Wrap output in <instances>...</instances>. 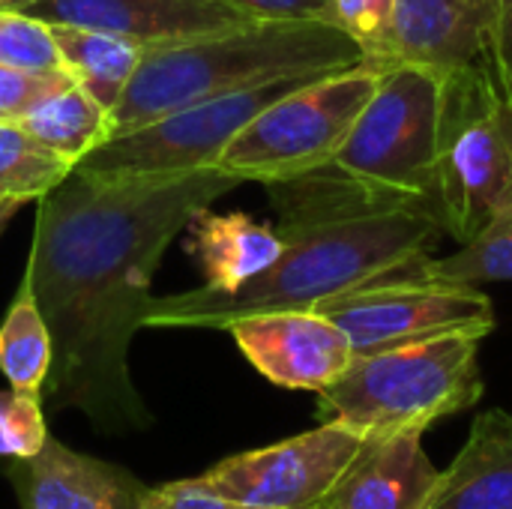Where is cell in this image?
<instances>
[{"label": "cell", "instance_id": "26", "mask_svg": "<svg viewBox=\"0 0 512 509\" xmlns=\"http://www.w3.org/2000/svg\"><path fill=\"white\" fill-rule=\"evenodd\" d=\"M72 81L75 78L66 69L0 66V120H24L36 105Z\"/></svg>", "mask_w": 512, "mask_h": 509}, {"label": "cell", "instance_id": "32", "mask_svg": "<svg viewBox=\"0 0 512 509\" xmlns=\"http://www.w3.org/2000/svg\"><path fill=\"white\" fill-rule=\"evenodd\" d=\"M6 201H9V198H0V207H3V204H6Z\"/></svg>", "mask_w": 512, "mask_h": 509}, {"label": "cell", "instance_id": "31", "mask_svg": "<svg viewBox=\"0 0 512 509\" xmlns=\"http://www.w3.org/2000/svg\"><path fill=\"white\" fill-rule=\"evenodd\" d=\"M27 3H33V0H0V9H24Z\"/></svg>", "mask_w": 512, "mask_h": 509}, {"label": "cell", "instance_id": "21", "mask_svg": "<svg viewBox=\"0 0 512 509\" xmlns=\"http://www.w3.org/2000/svg\"><path fill=\"white\" fill-rule=\"evenodd\" d=\"M75 162L42 144L24 123L0 120V198L39 201L57 189Z\"/></svg>", "mask_w": 512, "mask_h": 509}, {"label": "cell", "instance_id": "8", "mask_svg": "<svg viewBox=\"0 0 512 509\" xmlns=\"http://www.w3.org/2000/svg\"><path fill=\"white\" fill-rule=\"evenodd\" d=\"M303 81L309 78H279L192 102L138 129L108 138L102 147L75 162V171L93 180H120L216 168L237 132L249 126L270 102L282 99Z\"/></svg>", "mask_w": 512, "mask_h": 509}, {"label": "cell", "instance_id": "6", "mask_svg": "<svg viewBox=\"0 0 512 509\" xmlns=\"http://www.w3.org/2000/svg\"><path fill=\"white\" fill-rule=\"evenodd\" d=\"M432 210L459 246L512 210V105L489 60L444 78Z\"/></svg>", "mask_w": 512, "mask_h": 509}, {"label": "cell", "instance_id": "7", "mask_svg": "<svg viewBox=\"0 0 512 509\" xmlns=\"http://www.w3.org/2000/svg\"><path fill=\"white\" fill-rule=\"evenodd\" d=\"M378 81L381 72L366 63L303 81L243 126L216 168L264 186L324 168L375 96Z\"/></svg>", "mask_w": 512, "mask_h": 509}, {"label": "cell", "instance_id": "27", "mask_svg": "<svg viewBox=\"0 0 512 509\" xmlns=\"http://www.w3.org/2000/svg\"><path fill=\"white\" fill-rule=\"evenodd\" d=\"M141 509H258L246 507L240 501H231L219 492H213L210 486L201 483V477L195 480H177V483H165L156 489L144 492Z\"/></svg>", "mask_w": 512, "mask_h": 509}, {"label": "cell", "instance_id": "30", "mask_svg": "<svg viewBox=\"0 0 512 509\" xmlns=\"http://www.w3.org/2000/svg\"><path fill=\"white\" fill-rule=\"evenodd\" d=\"M18 207H21V201H6V204L0 207V231L6 228V222L12 219V213H15Z\"/></svg>", "mask_w": 512, "mask_h": 509}, {"label": "cell", "instance_id": "13", "mask_svg": "<svg viewBox=\"0 0 512 509\" xmlns=\"http://www.w3.org/2000/svg\"><path fill=\"white\" fill-rule=\"evenodd\" d=\"M0 474L18 509H141L147 486L126 468L69 450L54 435L30 459H6Z\"/></svg>", "mask_w": 512, "mask_h": 509}, {"label": "cell", "instance_id": "14", "mask_svg": "<svg viewBox=\"0 0 512 509\" xmlns=\"http://www.w3.org/2000/svg\"><path fill=\"white\" fill-rule=\"evenodd\" d=\"M438 477L420 429L366 435L360 453L315 509H426Z\"/></svg>", "mask_w": 512, "mask_h": 509}, {"label": "cell", "instance_id": "5", "mask_svg": "<svg viewBox=\"0 0 512 509\" xmlns=\"http://www.w3.org/2000/svg\"><path fill=\"white\" fill-rule=\"evenodd\" d=\"M441 108V75L417 63L390 66L381 72L375 96L324 171L384 210L432 207L441 156Z\"/></svg>", "mask_w": 512, "mask_h": 509}, {"label": "cell", "instance_id": "10", "mask_svg": "<svg viewBox=\"0 0 512 509\" xmlns=\"http://www.w3.org/2000/svg\"><path fill=\"white\" fill-rule=\"evenodd\" d=\"M363 441L366 435L321 420L303 435L213 465L201 474V483L246 507L315 509L360 453Z\"/></svg>", "mask_w": 512, "mask_h": 509}, {"label": "cell", "instance_id": "16", "mask_svg": "<svg viewBox=\"0 0 512 509\" xmlns=\"http://www.w3.org/2000/svg\"><path fill=\"white\" fill-rule=\"evenodd\" d=\"M426 509H512V414L483 411Z\"/></svg>", "mask_w": 512, "mask_h": 509}, {"label": "cell", "instance_id": "4", "mask_svg": "<svg viewBox=\"0 0 512 509\" xmlns=\"http://www.w3.org/2000/svg\"><path fill=\"white\" fill-rule=\"evenodd\" d=\"M483 339L480 333H447L354 357L348 372L318 393V420L342 423L360 435L426 432L483 399Z\"/></svg>", "mask_w": 512, "mask_h": 509}, {"label": "cell", "instance_id": "9", "mask_svg": "<svg viewBox=\"0 0 512 509\" xmlns=\"http://www.w3.org/2000/svg\"><path fill=\"white\" fill-rule=\"evenodd\" d=\"M354 345V357L438 339L447 333L495 330V306L477 285L423 282L390 273L360 291L318 306Z\"/></svg>", "mask_w": 512, "mask_h": 509}, {"label": "cell", "instance_id": "29", "mask_svg": "<svg viewBox=\"0 0 512 509\" xmlns=\"http://www.w3.org/2000/svg\"><path fill=\"white\" fill-rule=\"evenodd\" d=\"M489 63H492V72L498 78L501 93L507 96V102L512 105V0H501Z\"/></svg>", "mask_w": 512, "mask_h": 509}, {"label": "cell", "instance_id": "18", "mask_svg": "<svg viewBox=\"0 0 512 509\" xmlns=\"http://www.w3.org/2000/svg\"><path fill=\"white\" fill-rule=\"evenodd\" d=\"M54 45L60 51L63 69L108 111L117 108L129 90L132 75L141 66L147 45L105 30L75 27V24H48Z\"/></svg>", "mask_w": 512, "mask_h": 509}, {"label": "cell", "instance_id": "17", "mask_svg": "<svg viewBox=\"0 0 512 509\" xmlns=\"http://www.w3.org/2000/svg\"><path fill=\"white\" fill-rule=\"evenodd\" d=\"M189 252L204 270V288L228 294L282 258L285 234L246 213H213L207 207L189 222Z\"/></svg>", "mask_w": 512, "mask_h": 509}, {"label": "cell", "instance_id": "1", "mask_svg": "<svg viewBox=\"0 0 512 509\" xmlns=\"http://www.w3.org/2000/svg\"><path fill=\"white\" fill-rule=\"evenodd\" d=\"M243 180L222 171L93 180L72 174L39 198L24 276L54 342L48 411H81L99 432H138L150 414L129 348L153 300V276L180 231Z\"/></svg>", "mask_w": 512, "mask_h": 509}, {"label": "cell", "instance_id": "23", "mask_svg": "<svg viewBox=\"0 0 512 509\" xmlns=\"http://www.w3.org/2000/svg\"><path fill=\"white\" fill-rule=\"evenodd\" d=\"M330 24L360 48L366 66L387 72L402 63L396 0H330Z\"/></svg>", "mask_w": 512, "mask_h": 509}, {"label": "cell", "instance_id": "12", "mask_svg": "<svg viewBox=\"0 0 512 509\" xmlns=\"http://www.w3.org/2000/svg\"><path fill=\"white\" fill-rule=\"evenodd\" d=\"M21 12L45 24L105 30L147 48L174 45L255 21L225 0H33Z\"/></svg>", "mask_w": 512, "mask_h": 509}, {"label": "cell", "instance_id": "28", "mask_svg": "<svg viewBox=\"0 0 512 509\" xmlns=\"http://www.w3.org/2000/svg\"><path fill=\"white\" fill-rule=\"evenodd\" d=\"M255 21H330V0H225Z\"/></svg>", "mask_w": 512, "mask_h": 509}, {"label": "cell", "instance_id": "25", "mask_svg": "<svg viewBox=\"0 0 512 509\" xmlns=\"http://www.w3.org/2000/svg\"><path fill=\"white\" fill-rule=\"evenodd\" d=\"M51 438L45 405L18 390H0V459H30Z\"/></svg>", "mask_w": 512, "mask_h": 509}, {"label": "cell", "instance_id": "20", "mask_svg": "<svg viewBox=\"0 0 512 509\" xmlns=\"http://www.w3.org/2000/svg\"><path fill=\"white\" fill-rule=\"evenodd\" d=\"M18 123H24L42 144L72 162H81L90 150L102 147L114 135L111 111L78 81L48 96Z\"/></svg>", "mask_w": 512, "mask_h": 509}, {"label": "cell", "instance_id": "22", "mask_svg": "<svg viewBox=\"0 0 512 509\" xmlns=\"http://www.w3.org/2000/svg\"><path fill=\"white\" fill-rule=\"evenodd\" d=\"M402 276L423 279V282H453V285L512 282V210L495 219L471 243L441 258L426 255L414 267L402 270Z\"/></svg>", "mask_w": 512, "mask_h": 509}, {"label": "cell", "instance_id": "19", "mask_svg": "<svg viewBox=\"0 0 512 509\" xmlns=\"http://www.w3.org/2000/svg\"><path fill=\"white\" fill-rule=\"evenodd\" d=\"M54 366V342L27 276L0 321V375L24 396L42 399Z\"/></svg>", "mask_w": 512, "mask_h": 509}, {"label": "cell", "instance_id": "3", "mask_svg": "<svg viewBox=\"0 0 512 509\" xmlns=\"http://www.w3.org/2000/svg\"><path fill=\"white\" fill-rule=\"evenodd\" d=\"M360 63V48L330 21H249L156 45L144 51L129 90L111 111L114 135L222 93L279 78H318Z\"/></svg>", "mask_w": 512, "mask_h": 509}, {"label": "cell", "instance_id": "24", "mask_svg": "<svg viewBox=\"0 0 512 509\" xmlns=\"http://www.w3.org/2000/svg\"><path fill=\"white\" fill-rule=\"evenodd\" d=\"M0 66L63 69L51 27L27 12L0 9Z\"/></svg>", "mask_w": 512, "mask_h": 509}, {"label": "cell", "instance_id": "2", "mask_svg": "<svg viewBox=\"0 0 512 509\" xmlns=\"http://www.w3.org/2000/svg\"><path fill=\"white\" fill-rule=\"evenodd\" d=\"M282 231V228H279ZM282 258L237 291H180L153 297L144 327L228 330L234 321L282 309H318L423 261L444 225L432 207H396L306 228H288Z\"/></svg>", "mask_w": 512, "mask_h": 509}, {"label": "cell", "instance_id": "15", "mask_svg": "<svg viewBox=\"0 0 512 509\" xmlns=\"http://www.w3.org/2000/svg\"><path fill=\"white\" fill-rule=\"evenodd\" d=\"M501 0H396L399 60L447 78L489 60Z\"/></svg>", "mask_w": 512, "mask_h": 509}, {"label": "cell", "instance_id": "11", "mask_svg": "<svg viewBox=\"0 0 512 509\" xmlns=\"http://www.w3.org/2000/svg\"><path fill=\"white\" fill-rule=\"evenodd\" d=\"M243 357L282 390L321 393L354 363V345L318 309H282L240 318L228 327Z\"/></svg>", "mask_w": 512, "mask_h": 509}]
</instances>
